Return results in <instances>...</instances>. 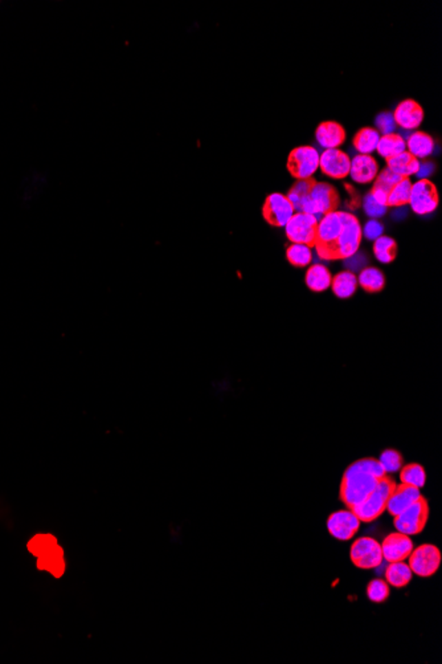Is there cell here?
I'll list each match as a JSON object with an SVG mask.
<instances>
[{
    "label": "cell",
    "mask_w": 442,
    "mask_h": 664,
    "mask_svg": "<svg viewBox=\"0 0 442 664\" xmlns=\"http://www.w3.org/2000/svg\"><path fill=\"white\" fill-rule=\"evenodd\" d=\"M367 263H368L367 256L360 251H357V254L344 259V267L348 272L351 273L361 272L367 267Z\"/></svg>",
    "instance_id": "40"
},
{
    "label": "cell",
    "mask_w": 442,
    "mask_h": 664,
    "mask_svg": "<svg viewBox=\"0 0 442 664\" xmlns=\"http://www.w3.org/2000/svg\"><path fill=\"white\" fill-rule=\"evenodd\" d=\"M37 567L51 573L53 577L59 579L65 573V560L64 550L60 545L53 547L48 553L37 557Z\"/></svg>",
    "instance_id": "20"
},
{
    "label": "cell",
    "mask_w": 442,
    "mask_h": 664,
    "mask_svg": "<svg viewBox=\"0 0 442 664\" xmlns=\"http://www.w3.org/2000/svg\"><path fill=\"white\" fill-rule=\"evenodd\" d=\"M363 210H364L366 215L370 217L371 219H379V218H381L387 214L388 205L376 201L374 195L371 192H368L363 199Z\"/></svg>",
    "instance_id": "38"
},
{
    "label": "cell",
    "mask_w": 442,
    "mask_h": 664,
    "mask_svg": "<svg viewBox=\"0 0 442 664\" xmlns=\"http://www.w3.org/2000/svg\"><path fill=\"white\" fill-rule=\"evenodd\" d=\"M338 203L339 197L335 188L328 183L314 182L299 212L308 214L319 221L326 214L335 211Z\"/></svg>",
    "instance_id": "3"
},
{
    "label": "cell",
    "mask_w": 442,
    "mask_h": 664,
    "mask_svg": "<svg viewBox=\"0 0 442 664\" xmlns=\"http://www.w3.org/2000/svg\"><path fill=\"white\" fill-rule=\"evenodd\" d=\"M420 161L413 158L408 152L399 154L387 161V169L397 174L401 178H408L410 175H416L419 170Z\"/></svg>",
    "instance_id": "23"
},
{
    "label": "cell",
    "mask_w": 442,
    "mask_h": 664,
    "mask_svg": "<svg viewBox=\"0 0 442 664\" xmlns=\"http://www.w3.org/2000/svg\"><path fill=\"white\" fill-rule=\"evenodd\" d=\"M407 152L416 159H424L434 150V139L424 132H412L406 141Z\"/></svg>",
    "instance_id": "21"
},
{
    "label": "cell",
    "mask_w": 442,
    "mask_h": 664,
    "mask_svg": "<svg viewBox=\"0 0 442 664\" xmlns=\"http://www.w3.org/2000/svg\"><path fill=\"white\" fill-rule=\"evenodd\" d=\"M408 215V210L406 205H400V207H394L393 212H392V218L394 221H403L406 219Z\"/></svg>",
    "instance_id": "44"
},
{
    "label": "cell",
    "mask_w": 442,
    "mask_h": 664,
    "mask_svg": "<svg viewBox=\"0 0 442 664\" xmlns=\"http://www.w3.org/2000/svg\"><path fill=\"white\" fill-rule=\"evenodd\" d=\"M375 123H376V130L380 133V136H388V134L396 133L397 125L394 122L393 114L390 112H383V113L377 114V117L375 119Z\"/></svg>",
    "instance_id": "39"
},
{
    "label": "cell",
    "mask_w": 442,
    "mask_h": 664,
    "mask_svg": "<svg viewBox=\"0 0 442 664\" xmlns=\"http://www.w3.org/2000/svg\"><path fill=\"white\" fill-rule=\"evenodd\" d=\"M295 214L286 195L274 192L268 197L264 205V218L274 227H285Z\"/></svg>",
    "instance_id": "12"
},
{
    "label": "cell",
    "mask_w": 442,
    "mask_h": 664,
    "mask_svg": "<svg viewBox=\"0 0 442 664\" xmlns=\"http://www.w3.org/2000/svg\"><path fill=\"white\" fill-rule=\"evenodd\" d=\"M410 188H412V182L408 178H401L400 182L390 191L387 198V205L394 208V207L408 205Z\"/></svg>",
    "instance_id": "34"
},
{
    "label": "cell",
    "mask_w": 442,
    "mask_h": 664,
    "mask_svg": "<svg viewBox=\"0 0 442 664\" xmlns=\"http://www.w3.org/2000/svg\"><path fill=\"white\" fill-rule=\"evenodd\" d=\"M350 559L359 569H376L381 565L383 552L381 545L371 537H360L350 549Z\"/></svg>",
    "instance_id": "9"
},
{
    "label": "cell",
    "mask_w": 442,
    "mask_h": 664,
    "mask_svg": "<svg viewBox=\"0 0 442 664\" xmlns=\"http://www.w3.org/2000/svg\"><path fill=\"white\" fill-rule=\"evenodd\" d=\"M428 519H429V504L425 497L421 496L406 511L394 516L393 524L397 532L404 533L407 536H416L425 529Z\"/></svg>",
    "instance_id": "4"
},
{
    "label": "cell",
    "mask_w": 442,
    "mask_h": 664,
    "mask_svg": "<svg viewBox=\"0 0 442 664\" xmlns=\"http://www.w3.org/2000/svg\"><path fill=\"white\" fill-rule=\"evenodd\" d=\"M360 528V520L351 510L337 511L330 514L327 519L328 533L340 541H348L357 533Z\"/></svg>",
    "instance_id": "11"
},
{
    "label": "cell",
    "mask_w": 442,
    "mask_h": 664,
    "mask_svg": "<svg viewBox=\"0 0 442 664\" xmlns=\"http://www.w3.org/2000/svg\"><path fill=\"white\" fill-rule=\"evenodd\" d=\"M343 227L341 221V211H331L326 214L318 221L317 225V243L327 245L334 250V245L339 238L340 231Z\"/></svg>",
    "instance_id": "16"
},
{
    "label": "cell",
    "mask_w": 442,
    "mask_h": 664,
    "mask_svg": "<svg viewBox=\"0 0 442 664\" xmlns=\"http://www.w3.org/2000/svg\"><path fill=\"white\" fill-rule=\"evenodd\" d=\"M396 251H397V245H396V241L393 239L390 238V237H380L379 239H376L374 243V254L375 257L383 263V264H390L393 260H394V256H396Z\"/></svg>",
    "instance_id": "32"
},
{
    "label": "cell",
    "mask_w": 442,
    "mask_h": 664,
    "mask_svg": "<svg viewBox=\"0 0 442 664\" xmlns=\"http://www.w3.org/2000/svg\"><path fill=\"white\" fill-rule=\"evenodd\" d=\"M367 596L374 603H383L390 596V585L384 579H376L367 586Z\"/></svg>",
    "instance_id": "36"
},
{
    "label": "cell",
    "mask_w": 442,
    "mask_h": 664,
    "mask_svg": "<svg viewBox=\"0 0 442 664\" xmlns=\"http://www.w3.org/2000/svg\"><path fill=\"white\" fill-rule=\"evenodd\" d=\"M376 152L379 153L380 157H383L384 159L388 161V159H391V158L399 155V154L407 152L406 141H404L401 137L399 136L397 133L388 134V136H381L380 137V139H379Z\"/></svg>",
    "instance_id": "26"
},
{
    "label": "cell",
    "mask_w": 442,
    "mask_h": 664,
    "mask_svg": "<svg viewBox=\"0 0 442 664\" xmlns=\"http://www.w3.org/2000/svg\"><path fill=\"white\" fill-rule=\"evenodd\" d=\"M286 257L290 264H293L294 267L305 268L313 261V250L306 244L291 243L286 250Z\"/></svg>",
    "instance_id": "30"
},
{
    "label": "cell",
    "mask_w": 442,
    "mask_h": 664,
    "mask_svg": "<svg viewBox=\"0 0 442 664\" xmlns=\"http://www.w3.org/2000/svg\"><path fill=\"white\" fill-rule=\"evenodd\" d=\"M380 137V133L376 129L363 128L354 138V148L361 155H372L376 152Z\"/></svg>",
    "instance_id": "28"
},
{
    "label": "cell",
    "mask_w": 442,
    "mask_h": 664,
    "mask_svg": "<svg viewBox=\"0 0 442 664\" xmlns=\"http://www.w3.org/2000/svg\"><path fill=\"white\" fill-rule=\"evenodd\" d=\"M408 560L409 567L413 574L423 579H429L434 576L441 566V552L436 545L424 544L413 547Z\"/></svg>",
    "instance_id": "6"
},
{
    "label": "cell",
    "mask_w": 442,
    "mask_h": 664,
    "mask_svg": "<svg viewBox=\"0 0 442 664\" xmlns=\"http://www.w3.org/2000/svg\"><path fill=\"white\" fill-rule=\"evenodd\" d=\"M331 288L337 297L339 299H350L357 288V277L355 273L343 271L333 277Z\"/></svg>",
    "instance_id": "27"
},
{
    "label": "cell",
    "mask_w": 442,
    "mask_h": 664,
    "mask_svg": "<svg viewBox=\"0 0 442 664\" xmlns=\"http://www.w3.org/2000/svg\"><path fill=\"white\" fill-rule=\"evenodd\" d=\"M423 494L419 488L407 485V484H396L394 490L392 491L388 499L387 511L391 516H397L399 513L406 511L414 501H417Z\"/></svg>",
    "instance_id": "17"
},
{
    "label": "cell",
    "mask_w": 442,
    "mask_h": 664,
    "mask_svg": "<svg viewBox=\"0 0 442 664\" xmlns=\"http://www.w3.org/2000/svg\"><path fill=\"white\" fill-rule=\"evenodd\" d=\"M313 183H314L313 179H302V181H297L295 185L290 188L289 194L286 195V198L289 199V202L293 205L295 212L301 211Z\"/></svg>",
    "instance_id": "33"
},
{
    "label": "cell",
    "mask_w": 442,
    "mask_h": 664,
    "mask_svg": "<svg viewBox=\"0 0 442 664\" xmlns=\"http://www.w3.org/2000/svg\"><path fill=\"white\" fill-rule=\"evenodd\" d=\"M333 276L324 264H313L306 273V285L313 292H324L331 287Z\"/></svg>",
    "instance_id": "25"
},
{
    "label": "cell",
    "mask_w": 442,
    "mask_h": 664,
    "mask_svg": "<svg viewBox=\"0 0 442 664\" xmlns=\"http://www.w3.org/2000/svg\"><path fill=\"white\" fill-rule=\"evenodd\" d=\"M392 114L396 125L409 132L417 129L424 121V109L414 100L401 101Z\"/></svg>",
    "instance_id": "15"
},
{
    "label": "cell",
    "mask_w": 442,
    "mask_h": 664,
    "mask_svg": "<svg viewBox=\"0 0 442 664\" xmlns=\"http://www.w3.org/2000/svg\"><path fill=\"white\" fill-rule=\"evenodd\" d=\"M315 248H317V255H318L319 259H324V260H334V259H337L334 250L330 248V247H327V245L315 244Z\"/></svg>",
    "instance_id": "43"
},
{
    "label": "cell",
    "mask_w": 442,
    "mask_h": 664,
    "mask_svg": "<svg viewBox=\"0 0 442 664\" xmlns=\"http://www.w3.org/2000/svg\"><path fill=\"white\" fill-rule=\"evenodd\" d=\"M357 284L367 292H380L386 285V277L383 272L375 267H366L357 273Z\"/></svg>",
    "instance_id": "29"
},
{
    "label": "cell",
    "mask_w": 442,
    "mask_h": 664,
    "mask_svg": "<svg viewBox=\"0 0 442 664\" xmlns=\"http://www.w3.org/2000/svg\"><path fill=\"white\" fill-rule=\"evenodd\" d=\"M57 545L59 544L54 536L48 533H40L32 537V540L28 543V550L36 557H40Z\"/></svg>",
    "instance_id": "35"
},
{
    "label": "cell",
    "mask_w": 442,
    "mask_h": 664,
    "mask_svg": "<svg viewBox=\"0 0 442 664\" xmlns=\"http://www.w3.org/2000/svg\"><path fill=\"white\" fill-rule=\"evenodd\" d=\"M386 476L379 460L364 458L352 463L344 472L340 484V500L346 508L352 510L371 494L380 481Z\"/></svg>",
    "instance_id": "1"
},
{
    "label": "cell",
    "mask_w": 442,
    "mask_h": 664,
    "mask_svg": "<svg viewBox=\"0 0 442 664\" xmlns=\"http://www.w3.org/2000/svg\"><path fill=\"white\" fill-rule=\"evenodd\" d=\"M434 169H436V168H434V165H433L432 162H423V163H420L419 170L416 172L419 181L428 179V178L434 172Z\"/></svg>",
    "instance_id": "42"
},
{
    "label": "cell",
    "mask_w": 442,
    "mask_h": 664,
    "mask_svg": "<svg viewBox=\"0 0 442 664\" xmlns=\"http://www.w3.org/2000/svg\"><path fill=\"white\" fill-rule=\"evenodd\" d=\"M377 460H379L380 465L383 467L386 475L387 474H396L403 467V458L396 450H386Z\"/></svg>",
    "instance_id": "37"
},
{
    "label": "cell",
    "mask_w": 442,
    "mask_h": 664,
    "mask_svg": "<svg viewBox=\"0 0 442 664\" xmlns=\"http://www.w3.org/2000/svg\"><path fill=\"white\" fill-rule=\"evenodd\" d=\"M351 159L339 149L324 150L319 157V169L333 179H341L350 174Z\"/></svg>",
    "instance_id": "14"
},
{
    "label": "cell",
    "mask_w": 442,
    "mask_h": 664,
    "mask_svg": "<svg viewBox=\"0 0 442 664\" xmlns=\"http://www.w3.org/2000/svg\"><path fill=\"white\" fill-rule=\"evenodd\" d=\"M401 484H407L421 490L426 483L425 470L420 464H408L400 470Z\"/></svg>",
    "instance_id": "31"
},
{
    "label": "cell",
    "mask_w": 442,
    "mask_h": 664,
    "mask_svg": "<svg viewBox=\"0 0 442 664\" xmlns=\"http://www.w3.org/2000/svg\"><path fill=\"white\" fill-rule=\"evenodd\" d=\"M400 179L401 177L392 172L390 169H384L380 174H377V177L375 178L374 188L371 191L375 199L387 205L390 191L400 182Z\"/></svg>",
    "instance_id": "22"
},
{
    "label": "cell",
    "mask_w": 442,
    "mask_h": 664,
    "mask_svg": "<svg viewBox=\"0 0 442 664\" xmlns=\"http://www.w3.org/2000/svg\"><path fill=\"white\" fill-rule=\"evenodd\" d=\"M412 577H413V573H412L408 563H406L404 561L391 562V563H388V566L386 569L387 583L392 587H396V589L406 587L410 582Z\"/></svg>",
    "instance_id": "24"
},
{
    "label": "cell",
    "mask_w": 442,
    "mask_h": 664,
    "mask_svg": "<svg viewBox=\"0 0 442 664\" xmlns=\"http://www.w3.org/2000/svg\"><path fill=\"white\" fill-rule=\"evenodd\" d=\"M408 205L417 215L425 217L436 211L439 205V192L429 179H421L412 183Z\"/></svg>",
    "instance_id": "8"
},
{
    "label": "cell",
    "mask_w": 442,
    "mask_h": 664,
    "mask_svg": "<svg viewBox=\"0 0 442 664\" xmlns=\"http://www.w3.org/2000/svg\"><path fill=\"white\" fill-rule=\"evenodd\" d=\"M383 232H384V227L377 219H370L361 228V235L364 238L368 239V240H374V241L376 239L383 237Z\"/></svg>",
    "instance_id": "41"
},
{
    "label": "cell",
    "mask_w": 442,
    "mask_h": 664,
    "mask_svg": "<svg viewBox=\"0 0 442 664\" xmlns=\"http://www.w3.org/2000/svg\"><path fill=\"white\" fill-rule=\"evenodd\" d=\"M341 221H343V227L340 231L339 238L334 245V252L337 259L344 260L359 251L363 235H361L360 223L352 214L341 211Z\"/></svg>",
    "instance_id": "5"
},
{
    "label": "cell",
    "mask_w": 442,
    "mask_h": 664,
    "mask_svg": "<svg viewBox=\"0 0 442 664\" xmlns=\"http://www.w3.org/2000/svg\"><path fill=\"white\" fill-rule=\"evenodd\" d=\"M321 154L313 146H299L294 149L288 159V170L297 179H311L319 169Z\"/></svg>",
    "instance_id": "7"
},
{
    "label": "cell",
    "mask_w": 442,
    "mask_h": 664,
    "mask_svg": "<svg viewBox=\"0 0 442 664\" xmlns=\"http://www.w3.org/2000/svg\"><path fill=\"white\" fill-rule=\"evenodd\" d=\"M315 138L324 150L339 149L340 145L346 141V130L338 122L326 121L317 128Z\"/></svg>",
    "instance_id": "19"
},
{
    "label": "cell",
    "mask_w": 442,
    "mask_h": 664,
    "mask_svg": "<svg viewBox=\"0 0 442 664\" xmlns=\"http://www.w3.org/2000/svg\"><path fill=\"white\" fill-rule=\"evenodd\" d=\"M379 174L377 162L372 155H361L357 154L351 159L350 174L352 181L359 185H367L375 181Z\"/></svg>",
    "instance_id": "18"
},
{
    "label": "cell",
    "mask_w": 442,
    "mask_h": 664,
    "mask_svg": "<svg viewBox=\"0 0 442 664\" xmlns=\"http://www.w3.org/2000/svg\"><path fill=\"white\" fill-rule=\"evenodd\" d=\"M394 487H396V483L392 480L391 477L386 475L380 479L374 491L351 510L357 514L360 523H372L387 511L388 499Z\"/></svg>",
    "instance_id": "2"
},
{
    "label": "cell",
    "mask_w": 442,
    "mask_h": 664,
    "mask_svg": "<svg viewBox=\"0 0 442 664\" xmlns=\"http://www.w3.org/2000/svg\"><path fill=\"white\" fill-rule=\"evenodd\" d=\"M318 219L305 212H295L285 225L286 237L291 243L315 245Z\"/></svg>",
    "instance_id": "10"
},
{
    "label": "cell",
    "mask_w": 442,
    "mask_h": 664,
    "mask_svg": "<svg viewBox=\"0 0 442 664\" xmlns=\"http://www.w3.org/2000/svg\"><path fill=\"white\" fill-rule=\"evenodd\" d=\"M381 545L383 552V560L391 563V562L406 561L413 550V541L410 540V536H407L404 533L396 532L388 534Z\"/></svg>",
    "instance_id": "13"
}]
</instances>
